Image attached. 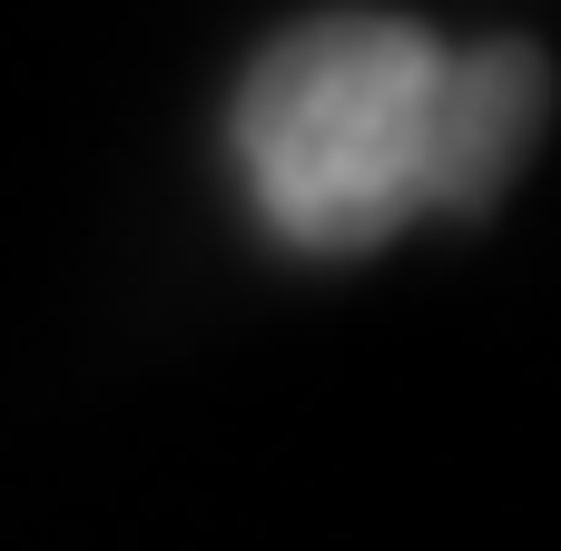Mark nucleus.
Returning <instances> with one entry per match:
<instances>
[{"label":"nucleus","instance_id":"nucleus-1","mask_svg":"<svg viewBox=\"0 0 561 551\" xmlns=\"http://www.w3.org/2000/svg\"><path fill=\"white\" fill-rule=\"evenodd\" d=\"M444 39L404 10H325L256 49L227 108V158L256 227L296 256H375L434 217Z\"/></svg>","mask_w":561,"mask_h":551},{"label":"nucleus","instance_id":"nucleus-2","mask_svg":"<svg viewBox=\"0 0 561 551\" xmlns=\"http://www.w3.org/2000/svg\"><path fill=\"white\" fill-rule=\"evenodd\" d=\"M552 69L533 39H483L444 49V99H434V217H473L503 197L523 148L542 138Z\"/></svg>","mask_w":561,"mask_h":551}]
</instances>
